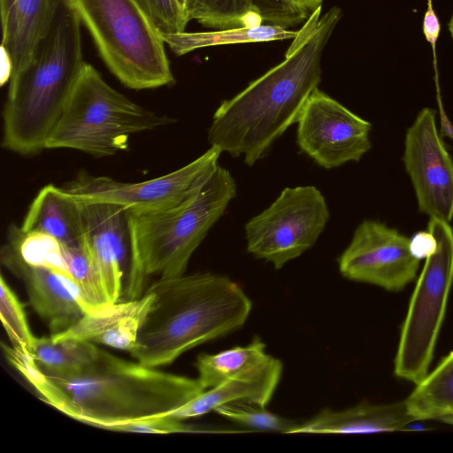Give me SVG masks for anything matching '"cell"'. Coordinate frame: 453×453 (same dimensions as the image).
I'll list each match as a JSON object with an SVG mask.
<instances>
[{
  "mask_svg": "<svg viewBox=\"0 0 453 453\" xmlns=\"http://www.w3.org/2000/svg\"><path fill=\"white\" fill-rule=\"evenodd\" d=\"M403 162L419 211L449 223L453 219V159L439 135L434 110L423 108L408 128Z\"/></svg>",
  "mask_w": 453,
  "mask_h": 453,
  "instance_id": "cell-13",
  "label": "cell"
},
{
  "mask_svg": "<svg viewBox=\"0 0 453 453\" xmlns=\"http://www.w3.org/2000/svg\"><path fill=\"white\" fill-rule=\"evenodd\" d=\"M296 7L303 11L308 16L317 8L321 6L324 0H288Z\"/></svg>",
  "mask_w": 453,
  "mask_h": 453,
  "instance_id": "cell-34",
  "label": "cell"
},
{
  "mask_svg": "<svg viewBox=\"0 0 453 453\" xmlns=\"http://www.w3.org/2000/svg\"><path fill=\"white\" fill-rule=\"evenodd\" d=\"M321 6L308 17L285 58L216 109L208 142L234 157L254 165L296 123L311 94L321 81V60L342 12Z\"/></svg>",
  "mask_w": 453,
  "mask_h": 453,
  "instance_id": "cell-1",
  "label": "cell"
},
{
  "mask_svg": "<svg viewBox=\"0 0 453 453\" xmlns=\"http://www.w3.org/2000/svg\"><path fill=\"white\" fill-rule=\"evenodd\" d=\"M236 195L237 185L232 173L219 165L188 203L153 213L129 212L128 299L142 296L145 282L152 275L169 279L184 274L193 253Z\"/></svg>",
  "mask_w": 453,
  "mask_h": 453,
  "instance_id": "cell-5",
  "label": "cell"
},
{
  "mask_svg": "<svg viewBox=\"0 0 453 453\" xmlns=\"http://www.w3.org/2000/svg\"><path fill=\"white\" fill-rule=\"evenodd\" d=\"M103 429L115 432L142 434L199 433L204 430L168 416H155L122 423L108 425Z\"/></svg>",
  "mask_w": 453,
  "mask_h": 453,
  "instance_id": "cell-31",
  "label": "cell"
},
{
  "mask_svg": "<svg viewBox=\"0 0 453 453\" xmlns=\"http://www.w3.org/2000/svg\"><path fill=\"white\" fill-rule=\"evenodd\" d=\"M221 153L211 146L188 165L141 182H124L83 172L64 188L81 203H112L136 214L171 210L188 203L200 192L219 167Z\"/></svg>",
  "mask_w": 453,
  "mask_h": 453,
  "instance_id": "cell-10",
  "label": "cell"
},
{
  "mask_svg": "<svg viewBox=\"0 0 453 453\" xmlns=\"http://www.w3.org/2000/svg\"><path fill=\"white\" fill-rule=\"evenodd\" d=\"M427 229L437 241L411 295L395 358L396 377L420 382L428 373L453 286V229L430 218Z\"/></svg>",
  "mask_w": 453,
  "mask_h": 453,
  "instance_id": "cell-8",
  "label": "cell"
},
{
  "mask_svg": "<svg viewBox=\"0 0 453 453\" xmlns=\"http://www.w3.org/2000/svg\"><path fill=\"white\" fill-rule=\"evenodd\" d=\"M187 1H188V0H177V2H178V3H179V4L180 5V7L185 11V12H186ZM186 14H187V13H186Z\"/></svg>",
  "mask_w": 453,
  "mask_h": 453,
  "instance_id": "cell-38",
  "label": "cell"
},
{
  "mask_svg": "<svg viewBox=\"0 0 453 453\" xmlns=\"http://www.w3.org/2000/svg\"><path fill=\"white\" fill-rule=\"evenodd\" d=\"M417 420L453 417V350L404 399Z\"/></svg>",
  "mask_w": 453,
  "mask_h": 453,
  "instance_id": "cell-23",
  "label": "cell"
},
{
  "mask_svg": "<svg viewBox=\"0 0 453 453\" xmlns=\"http://www.w3.org/2000/svg\"><path fill=\"white\" fill-rule=\"evenodd\" d=\"M81 25L68 0H58L48 33L27 65L10 78L3 110L2 147L5 150L30 156L46 149L86 65Z\"/></svg>",
  "mask_w": 453,
  "mask_h": 453,
  "instance_id": "cell-3",
  "label": "cell"
},
{
  "mask_svg": "<svg viewBox=\"0 0 453 453\" xmlns=\"http://www.w3.org/2000/svg\"><path fill=\"white\" fill-rule=\"evenodd\" d=\"M63 246L70 274L67 286L84 312L96 313L111 305L83 242L77 246Z\"/></svg>",
  "mask_w": 453,
  "mask_h": 453,
  "instance_id": "cell-27",
  "label": "cell"
},
{
  "mask_svg": "<svg viewBox=\"0 0 453 453\" xmlns=\"http://www.w3.org/2000/svg\"><path fill=\"white\" fill-rule=\"evenodd\" d=\"M441 421L443 422V423H446V424L453 426V417H449V418H443Z\"/></svg>",
  "mask_w": 453,
  "mask_h": 453,
  "instance_id": "cell-37",
  "label": "cell"
},
{
  "mask_svg": "<svg viewBox=\"0 0 453 453\" xmlns=\"http://www.w3.org/2000/svg\"><path fill=\"white\" fill-rule=\"evenodd\" d=\"M23 232L48 234L65 246L83 241L82 203L64 187L48 184L32 201L21 226Z\"/></svg>",
  "mask_w": 453,
  "mask_h": 453,
  "instance_id": "cell-21",
  "label": "cell"
},
{
  "mask_svg": "<svg viewBox=\"0 0 453 453\" xmlns=\"http://www.w3.org/2000/svg\"><path fill=\"white\" fill-rule=\"evenodd\" d=\"M417 420L405 400L386 404L359 403L334 411L324 409L299 423L292 434H370L411 430Z\"/></svg>",
  "mask_w": 453,
  "mask_h": 453,
  "instance_id": "cell-20",
  "label": "cell"
},
{
  "mask_svg": "<svg viewBox=\"0 0 453 453\" xmlns=\"http://www.w3.org/2000/svg\"><path fill=\"white\" fill-rule=\"evenodd\" d=\"M297 31L288 27L262 24L253 27L224 28L208 32L188 33L162 35L165 43L179 55H184L195 50L228 44L265 42L294 39Z\"/></svg>",
  "mask_w": 453,
  "mask_h": 453,
  "instance_id": "cell-22",
  "label": "cell"
},
{
  "mask_svg": "<svg viewBox=\"0 0 453 453\" xmlns=\"http://www.w3.org/2000/svg\"><path fill=\"white\" fill-rule=\"evenodd\" d=\"M281 373V361L269 355L263 362L204 390L186 404L163 416L183 420L208 413L221 404L238 401L265 407L277 388Z\"/></svg>",
  "mask_w": 453,
  "mask_h": 453,
  "instance_id": "cell-18",
  "label": "cell"
},
{
  "mask_svg": "<svg viewBox=\"0 0 453 453\" xmlns=\"http://www.w3.org/2000/svg\"><path fill=\"white\" fill-rule=\"evenodd\" d=\"M162 35L185 31L188 23L177 0H138Z\"/></svg>",
  "mask_w": 453,
  "mask_h": 453,
  "instance_id": "cell-30",
  "label": "cell"
},
{
  "mask_svg": "<svg viewBox=\"0 0 453 453\" xmlns=\"http://www.w3.org/2000/svg\"><path fill=\"white\" fill-rule=\"evenodd\" d=\"M83 245L110 304L119 302L131 263L129 211L107 203H82Z\"/></svg>",
  "mask_w": 453,
  "mask_h": 453,
  "instance_id": "cell-14",
  "label": "cell"
},
{
  "mask_svg": "<svg viewBox=\"0 0 453 453\" xmlns=\"http://www.w3.org/2000/svg\"><path fill=\"white\" fill-rule=\"evenodd\" d=\"M422 30L427 42L434 47L441 31V25L433 8L431 0H428L427 10L423 19Z\"/></svg>",
  "mask_w": 453,
  "mask_h": 453,
  "instance_id": "cell-33",
  "label": "cell"
},
{
  "mask_svg": "<svg viewBox=\"0 0 453 453\" xmlns=\"http://www.w3.org/2000/svg\"><path fill=\"white\" fill-rule=\"evenodd\" d=\"M8 242L24 262L50 269L59 275L66 285L69 284L70 274L64 246L55 237L38 231L23 232L19 226L12 224L8 230Z\"/></svg>",
  "mask_w": 453,
  "mask_h": 453,
  "instance_id": "cell-26",
  "label": "cell"
},
{
  "mask_svg": "<svg viewBox=\"0 0 453 453\" xmlns=\"http://www.w3.org/2000/svg\"><path fill=\"white\" fill-rule=\"evenodd\" d=\"M1 262L24 282L31 306L47 322L51 334L67 329L85 314L59 275L27 264L9 242L1 249Z\"/></svg>",
  "mask_w": 453,
  "mask_h": 453,
  "instance_id": "cell-15",
  "label": "cell"
},
{
  "mask_svg": "<svg viewBox=\"0 0 453 453\" xmlns=\"http://www.w3.org/2000/svg\"><path fill=\"white\" fill-rule=\"evenodd\" d=\"M0 288V316L3 326L14 348L33 356L37 337L30 329L22 303L3 275Z\"/></svg>",
  "mask_w": 453,
  "mask_h": 453,
  "instance_id": "cell-29",
  "label": "cell"
},
{
  "mask_svg": "<svg viewBox=\"0 0 453 453\" xmlns=\"http://www.w3.org/2000/svg\"><path fill=\"white\" fill-rule=\"evenodd\" d=\"M265 344L258 336L245 346H236L214 354H200L195 365L203 390L214 388L234 375L268 357Z\"/></svg>",
  "mask_w": 453,
  "mask_h": 453,
  "instance_id": "cell-25",
  "label": "cell"
},
{
  "mask_svg": "<svg viewBox=\"0 0 453 453\" xmlns=\"http://www.w3.org/2000/svg\"><path fill=\"white\" fill-rule=\"evenodd\" d=\"M58 3V0H0L2 51L10 65L11 77L30 61L50 27Z\"/></svg>",
  "mask_w": 453,
  "mask_h": 453,
  "instance_id": "cell-19",
  "label": "cell"
},
{
  "mask_svg": "<svg viewBox=\"0 0 453 453\" xmlns=\"http://www.w3.org/2000/svg\"><path fill=\"white\" fill-rule=\"evenodd\" d=\"M449 30L451 37L453 39V14H452V16L450 18V20L449 22Z\"/></svg>",
  "mask_w": 453,
  "mask_h": 453,
  "instance_id": "cell-36",
  "label": "cell"
},
{
  "mask_svg": "<svg viewBox=\"0 0 453 453\" xmlns=\"http://www.w3.org/2000/svg\"><path fill=\"white\" fill-rule=\"evenodd\" d=\"M299 150L325 169L358 162L370 150L372 124L317 88L296 121Z\"/></svg>",
  "mask_w": 453,
  "mask_h": 453,
  "instance_id": "cell-11",
  "label": "cell"
},
{
  "mask_svg": "<svg viewBox=\"0 0 453 453\" xmlns=\"http://www.w3.org/2000/svg\"><path fill=\"white\" fill-rule=\"evenodd\" d=\"M153 300L152 293L146 290L138 298L117 302L96 313H85L70 327L50 337L54 342L74 339L130 352Z\"/></svg>",
  "mask_w": 453,
  "mask_h": 453,
  "instance_id": "cell-16",
  "label": "cell"
},
{
  "mask_svg": "<svg viewBox=\"0 0 453 453\" xmlns=\"http://www.w3.org/2000/svg\"><path fill=\"white\" fill-rule=\"evenodd\" d=\"M440 119H441V134L453 140V125L449 120L443 109L440 108Z\"/></svg>",
  "mask_w": 453,
  "mask_h": 453,
  "instance_id": "cell-35",
  "label": "cell"
},
{
  "mask_svg": "<svg viewBox=\"0 0 453 453\" xmlns=\"http://www.w3.org/2000/svg\"><path fill=\"white\" fill-rule=\"evenodd\" d=\"M47 374L62 391L59 411L102 429L165 415L204 391L197 379L128 361L102 349L96 362L80 375Z\"/></svg>",
  "mask_w": 453,
  "mask_h": 453,
  "instance_id": "cell-4",
  "label": "cell"
},
{
  "mask_svg": "<svg viewBox=\"0 0 453 453\" xmlns=\"http://www.w3.org/2000/svg\"><path fill=\"white\" fill-rule=\"evenodd\" d=\"M437 247V241L427 229L414 234L410 239V250L412 255L419 260L426 258L434 253Z\"/></svg>",
  "mask_w": 453,
  "mask_h": 453,
  "instance_id": "cell-32",
  "label": "cell"
},
{
  "mask_svg": "<svg viewBox=\"0 0 453 453\" xmlns=\"http://www.w3.org/2000/svg\"><path fill=\"white\" fill-rule=\"evenodd\" d=\"M329 219L326 200L315 186L285 188L245 224L247 251L280 269L314 246Z\"/></svg>",
  "mask_w": 453,
  "mask_h": 453,
  "instance_id": "cell-9",
  "label": "cell"
},
{
  "mask_svg": "<svg viewBox=\"0 0 453 453\" xmlns=\"http://www.w3.org/2000/svg\"><path fill=\"white\" fill-rule=\"evenodd\" d=\"M147 290L153 303L129 353L151 367L170 365L186 351L239 329L252 309L236 282L211 273L158 279Z\"/></svg>",
  "mask_w": 453,
  "mask_h": 453,
  "instance_id": "cell-2",
  "label": "cell"
},
{
  "mask_svg": "<svg viewBox=\"0 0 453 453\" xmlns=\"http://www.w3.org/2000/svg\"><path fill=\"white\" fill-rule=\"evenodd\" d=\"M108 69L131 89L175 83L165 41L138 0H68Z\"/></svg>",
  "mask_w": 453,
  "mask_h": 453,
  "instance_id": "cell-7",
  "label": "cell"
},
{
  "mask_svg": "<svg viewBox=\"0 0 453 453\" xmlns=\"http://www.w3.org/2000/svg\"><path fill=\"white\" fill-rule=\"evenodd\" d=\"M100 348L95 343L66 339L54 342L50 336L36 339L34 358L47 373L73 377L86 372L97 359Z\"/></svg>",
  "mask_w": 453,
  "mask_h": 453,
  "instance_id": "cell-24",
  "label": "cell"
},
{
  "mask_svg": "<svg viewBox=\"0 0 453 453\" xmlns=\"http://www.w3.org/2000/svg\"><path fill=\"white\" fill-rule=\"evenodd\" d=\"M419 264L411 252L410 238L372 219L357 226L338 258L339 271L344 278L388 291H400L414 280Z\"/></svg>",
  "mask_w": 453,
  "mask_h": 453,
  "instance_id": "cell-12",
  "label": "cell"
},
{
  "mask_svg": "<svg viewBox=\"0 0 453 453\" xmlns=\"http://www.w3.org/2000/svg\"><path fill=\"white\" fill-rule=\"evenodd\" d=\"M186 13L189 21L219 29L262 24L290 28L309 17L288 0H188Z\"/></svg>",
  "mask_w": 453,
  "mask_h": 453,
  "instance_id": "cell-17",
  "label": "cell"
},
{
  "mask_svg": "<svg viewBox=\"0 0 453 453\" xmlns=\"http://www.w3.org/2000/svg\"><path fill=\"white\" fill-rule=\"evenodd\" d=\"M214 411L234 423L260 431L292 434L299 424L274 414L264 406L242 401L221 404Z\"/></svg>",
  "mask_w": 453,
  "mask_h": 453,
  "instance_id": "cell-28",
  "label": "cell"
},
{
  "mask_svg": "<svg viewBox=\"0 0 453 453\" xmlns=\"http://www.w3.org/2000/svg\"><path fill=\"white\" fill-rule=\"evenodd\" d=\"M175 122L111 87L86 63L52 129L46 149H69L96 157L128 148L131 135Z\"/></svg>",
  "mask_w": 453,
  "mask_h": 453,
  "instance_id": "cell-6",
  "label": "cell"
}]
</instances>
